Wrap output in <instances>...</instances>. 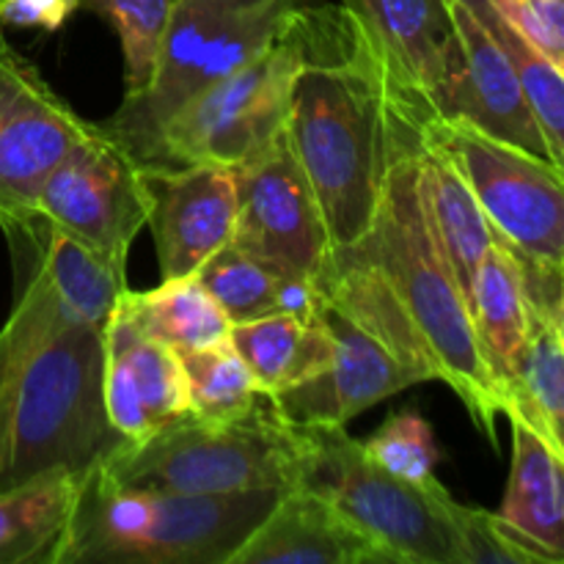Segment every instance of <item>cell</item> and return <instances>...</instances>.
Returning <instances> with one entry per match:
<instances>
[{
  "instance_id": "cell-1",
  "label": "cell",
  "mask_w": 564,
  "mask_h": 564,
  "mask_svg": "<svg viewBox=\"0 0 564 564\" xmlns=\"http://www.w3.org/2000/svg\"><path fill=\"white\" fill-rule=\"evenodd\" d=\"M17 262L0 328V490L50 471L86 474L124 438L105 413V323L127 270L42 218L6 235Z\"/></svg>"
},
{
  "instance_id": "cell-2",
  "label": "cell",
  "mask_w": 564,
  "mask_h": 564,
  "mask_svg": "<svg viewBox=\"0 0 564 564\" xmlns=\"http://www.w3.org/2000/svg\"><path fill=\"white\" fill-rule=\"evenodd\" d=\"M419 143L391 165L367 235L330 248L317 286L330 306L389 347L422 383L444 380L479 433L499 446V394L424 204Z\"/></svg>"
},
{
  "instance_id": "cell-3",
  "label": "cell",
  "mask_w": 564,
  "mask_h": 564,
  "mask_svg": "<svg viewBox=\"0 0 564 564\" xmlns=\"http://www.w3.org/2000/svg\"><path fill=\"white\" fill-rule=\"evenodd\" d=\"M297 25L303 61L292 77L284 132L330 248H345L369 231L386 176L422 141L424 121L397 97L339 3H306Z\"/></svg>"
},
{
  "instance_id": "cell-4",
  "label": "cell",
  "mask_w": 564,
  "mask_h": 564,
  "mask_svg": "<svg viewBox=\"0 0 564 564\" xmlns=\"http://www.w3.org/2000/svg\"><path fill=\"white\" fill-rule=\"evenodd\" d=\"M281 494L193 496L135 488L97 463L77 479L55 564H229Z\"/></svg>"
},
{
  "instance_id": "cell-5",
  "label": "cell",
  "mask_w": 564,
  "mask_h": 564,
  "mask_svg": "<svg viewBox=\"0 0 564 564\" xmlns=\"http://www.w3.org/2000/svg\"><path fill=\"white\" fill-rule=\"evenodd\" d=\"M303 6L306 0H174L152 80L124 94L99 127L138 163H149L165 121L284 36Z\"/></svg>"
},
{
  "instance_id": "cell-6",
  "label": "cell",
  "mask_w": 564,
  "mask_h": 564,
  "mask_svg": "<svg viewBox=\"0 0 564 564\" xmlns=\"http://www.w3.org/2000/svg\"><path fill=\"white\" fill-rule=\"evenodd\" d=\"M306 441L264 397L251 413L209 422L193 413L141 444H121L102 466L135 488L193 496L297 488Z\"/></svg>"
},
{
  "instance_id": "cell-7",
  "label": "cell",
  "mask_w": 564,
  "mask_h": 564,
  "mask_svg": "<svg viewBox=\"0 0 564 564\" xmlns=\"http://www.w3.org/2000/svg\"><path fill=\"white\" fill-rule=\"evenodd\" d=\"M297 488L323 496L397 564H457L449 490L391 477L345 427H303Z\"/></svg>"
},
{
  "instance_id": "cell-8",
  "label": "cell",
  "mask_w": 564,
  "mask_h": 564,
  "mask_svg": "<svg viewBox=\"0 0 564 564\" xmlns=\"http://www.w3.org/2000/svg\"><path fill=\"white\" fill-rule=\"evenodd\" d=\"M297 17L284 36L182 105L143 165H240L284 127L292 77L303 61Z\"/></svg>"
},
{
  "instance_id": "cell-9",
  "label": "cell",
  "mask_w": 564,
  "mask_h": 564,
  "mask_svg": "<svg viewBox=\"0 0 564 564\" xmlns=\"http://www.w3.org/2000/svg\"><path fill=\"white\" fill-rule=\"evenodd\" d=\"M422 135L455 160L501 242L538 268L564 270V182L560 165L499 141L460 119L424 121Z\"/></svg>"
},
{
  "instance_id": "cell-10",
  "label": "cell",
  "mask_w": 564,
  "mask_h": 564,
  "mask_svg": "<svg viewBox=\"0 0 564 564\" xmlns=\"http://www.w3.org/2000/svg\"><path fill=\"white\" fill-rule=\"evenodd\" d=\"M147 213L141 163L99 124L50 171L36 196V218L121 270Z\"/></svg>"
},
{
  "instance_id": "cell-11",
  "label": "cell",
  "mask_w": 564,
  "mask_h": 564,
  "mask_svg": "<svg viewBox=\"0 0 564 564\" xmlns=\"http://www.w3.org/2000/svg\"><path fill=\"white\" fill-rule=\"evenodd\" d=\"M235 171L231 242L273 273L317 284L330 257V237L284 127Z\"/></svg>"
},
{
  "instance_id": "cell-12",
  "label": "cell",
  "mask_w": 564,
  "mask_h": 564,
  "mask_svg": "<svg viewBox=\"0 0 564 564\" xmlns=\"http://www.w3.org/2000/svg\"><path fill=\"white\" fill-rule=\"evenodd\" d=\"M94 127L6 42L0 25V229L6 235L36 224L39 187Z\"/></svg>"
},
{
  "instance_id": "cell-13",
  "label": "cell",
  "mask_w": 564,
  "mask_h": 564,
  "mask_svg": "<svg viewBox=\"0 0 564 564\" xmlns=\"http://www.w3.org/2000/svg\"><path fill=\"white\" fill-rule=\"evenodd\" d=\"M397 97L422 121L438 119L455 66L444 0H339Z\"/></svg>"
},
{
  "instance_id": "cell-14",
  "label": "cell",
  "mask_w": 564,
  "mask_h": 564,
  "mask_svg": "<svg viewBox=\"0 0 564 564\" xmlns=\"http://www.w3.org/2000/svg\"><path fill=\"white\" fill-rule=\"evenodd\" d=\"M163 279L193 275L235 235L237 171L231 165H141Z\"/></svg>"
},
{
  "instance_id": "cell-15",
  "label": "cell",
  "mask_w": 564,
  "mask_h": 564,
  "mask_svg": "<svg viewBox=\"0 0 564 564\" xmlns=\"http://www.w3.org/2000/svg\"><path fill=\"white\" fill-rule=\"evenodd\" d=\"M323 319L334 339L328 369L290 391L268 397L270 405L292 424L303 427H345L367 408L378 405L411 386L422 383L369 330L325 301Z\"/></svg>"
},
{
  "instance_id": "cell-16",
  "label": "cell",
  "mask_w": 564,
  "mask_h": 564,
  "mask_svg": "<svg viewBox=\"0 0 564 564\" xmlns=\"http://www.w3.org/2000/svg\"><path fill=\"white\" fill-rule=\"evenodd\" d=\"M444 3L449 11L457 50L438 119L468 121L499 141L551 160L543 130L499 44L490 39L482 22L468 11L463 0H444Z\"/></svg>"
},
{
  "instance_id": "cell-17",
  "label": "cell",
  "mask_w": 564,
  "mask_h": 564,
  "mask_svg": "<svg viewBox=\"0 0 564 564\" xmlns=\"http://www.w3.org/2000/svg\"><path fill=\"white\" fill-rule=\"evenodd\" d=\"M102 397L110 427L127 444H141L191 413L180 356L143 334L121 301L105 323Z\"/></svg>"
},
{
  "instance_id": "cell-18",
  "label": "cell",
  "mask_w": 564,
  "mask_h": 564,
  "mask_svg": "<svg viewBox=\"0 0 564 564\" xmlns=\"http://www.w3.org/2000/svg\"><path fill=\"white\" fill-rule=\"evenodd\" d=\"M229 564H397L330 501L306 488L279 496Z\"/></svg>"
},
{
  "instance_id": "cell-19",
  "label": "cell",
  "mask_w": 564,
  "mask_h": 564,
  "mask_svg": "<svg viewBox=\"0 0 564 564\" xmlns=\"http://www.w3.org/2000/svg\"><path fill=\"white\" fill-rule=\"evenodd\" d=\"M512 463L499 521L545 564L564 560V457L527 422L507 413Z\"/></svg>"
},
{
  "instance_id": "cell-20",
  "label": "cell",
  "mask_w": 564,
  "mask_h": 564,
  "mask_svg": "<svg viewBox=\"0 0 564 564\" xmlns=\"http://www.w3.org/2000/svg\"><path fill=\"white\" fill-rule=\"evenodd\" d=\"M468 314H471L479 356L494 380L501 405L507 383H510L523 345H527L529 325H532V301H529L527 279H523V268L516 251L496 235L490 251L479 264L477 279H474Z\"/></svg>"
},
{
  "instance_id": "cell-21",
  "label": "cell",
  "mask_w": 564,
  "mask_h": 564,
  "mask_svg": "<svg viewBox=\"0 0 564 564\" xmlns=\"http://www.w3.org/2000/svg\"><path fill=\"white\" fill-rule=\"evenodd\" d=\"M419 180L441 251L468 303L479 264L494 242V229L455 160L424 135L419 143Z\"/></svg>"
},
{
  "instance_id": "cell-22",
  "label": "cell",
  "mask_w": 564,
  "mask_h": 564,
  "mask_svg": "<svg viewBox=\"0 0 564 564\" xmlns=\"http://www.w3.org/2000/svg\"><path fill=\"white\" fill-rule=\"evenodd\" d=\"M229 345L264 397H275L317 378L334 358V339L323 317L306 323L284 312L235 323Z\"/></svg>"
},
{
  "instance_id": "cell-23",
  "label": "cell",
  "mask_w": 564,
  "mask_h": 564,
  "mask_svg": "<svg viewBox=\"0 0 564 564\" xmlns=\"http://www.w3.org/2000/svg\"><path fill=\"white\" fill-rule=\"evenodd\" d=\"M507 413L564 457V312L532 303L527 345L501 397V416Z\"/></svg>"
},
{
  "instance_id": "cell-24",
  "label": "cell",
  "mask_w": 564,
  "mask_h": 564,
  "mask_svg": "<svg viewBox=\"0 0 564 564\" xmlns=\"http://www.w3.org/2000/svg\"><path fill=\"white\" fill-rule=\"evenodd\" d=\"M75 474L50 471L0 490V564H55L72 505Z\"/></svg>"
},
{
  "instance_id": "cell-25",
  "label": "cell",
  "mask_w": 564,
  "mask_h": 564,
  "mask_svg": "<svg viewBox=\"0 0 564 564\" xmlns=\"http://www.w3.org/2000/svg\"><path fill=\"white\" fill-rule=\"evenodd\" d=\"M119 301L143 334L169 345L176 356L229 341V317L196 273L163 279L160 286L147 292L124 290Z\"/></svg>"
},
{
  "instance_id": "cell-26",
  "label": "cell",
  "mask_w": 564,
  "mask_h": 564,
  "mask_svg": "<svg viewBox=\"0 0 564 564\" xmlns=\"http://www.w3.org/2000/svg\"><path fill=\"white\" fill-rule=\"evenodd\" d=\"M463 3L482 22L485 31L510 61L529 99V108L549 143L551 160L564 169V69L551 64L534 44H529L488 0H463Z\"/></svg>"
},
{
  "instance_id": "cell-27",
  "label": "cell",
  "mask_w": 564,
  "mask_h": 564,
  "mask_svg": "<svg viewBox=\"0 0 564 564\" xmlns=\"http://www.w3.org/2000/svg\"><path fill=\"white\" fill-rule=\"evenodd\" d=\"M191 413L209 422H226L251 413L264 394L229 341L204 350L182 352Z\"/></svg>"
},
{
  "instance_id": "cell-28",
  "label": "cell",
  "mask_w": 564,
  "mask_h": 564,
  "mask_svg": "<svg viewBox=\"0 0 564 564\" xmlns=\"http://www.w3.org/2000/svg\"><path fill=\"white\" fill-rule=\"evenodd\" d=\"M196 279L224 308L231 325L275 312L281 275L248 257L231 240L196 270Z\"/></svg>"
},
{
  "instance_id": "cell-29",
  "label": "cell",
  "mask_w": 564,
  "mask_h": 564,
  "mask_svg": "<svg viewBox=\"0 0 564 564\" xmlns=\"http://www.w3.org/2000/svg\"><path fill=\"white\" fill-rule=\"evenodd\" d=\"M80 3L83 9L97 11L113 25L124 55L127 94L143 91L158 66L160 42L174 0H80Z\"/></svg>"
},
{
  "instance_id": "cell-30",
  "label": "cell",
  "mask_w": 564,
  "mask_h": 564,
  "mask_svg": "<svg viewBox=\"0 0 564 564\" xmlns=\"http://www.w3.org/2000/svg\"><path fill=\"white\" fill-rule=\"evenodd\" d=\"M364 449L391 477L419 488L438 479L435 466L441 460V449L435 446L433 427L419 413L405 411L391 416L372 438L364 441Z\"/></svg>"
},
{
  "instance_id": "cell-31",
  "label": "cell",
  "mask_w": 564,
  "mask_h": 564,
  "mask_svg": "<svg viewBox=\"0 0 564 564\" xmlns=\"http://www.w3.org/2000/svg\"><path fill=\"white\" fill-rule=\"evenodd\" d=\"M449 523L457 564H545L521 543L499 516L449 499Z\"/></svg>"
},
{
  "instance_id": "cell-32",
  "label": "cell",
  "mask_w": 564,
  "mask_h": 564,
  "mask_svg": "<svg viewBox=\"0 0 564 564\" xmlns=\"http://www.w3.org/2000/svg\"><path fill=\"white\" fill-rule=\"evenodd\" d=\"M529 44L564 69V0H488Z\"/></svg>"
},
{
  "instance_id": "cell-33",
  "label": "cell",
  "mask_w": 564,
  "mask_h": 564,
  "mask_svg": "<svg viewBox=\"0 0 564 564\" xmlns=\"http://www.w3.org/2000/svg\"><path fill=\"white\" fill-rule=\"evenodd\" d=\"M77 9L80 0H0V25L58 31Z\"/></svg>"
}]
</instances>
